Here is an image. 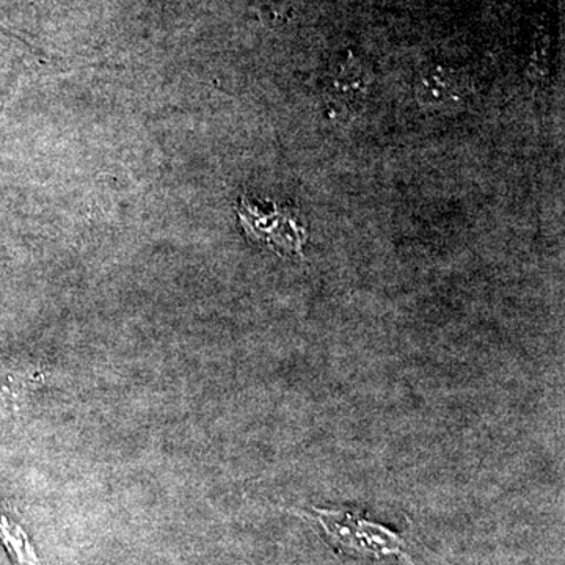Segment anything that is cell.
<instances>
[{
  "instance_id": "cell-1",
  "label": "cell",
  "mask_w": 565,
  "mask_h": 565,
  "mask_svg": "<svg viewBox=\"0 0 565 565\" xmlns=\"http://www.w3.org/2000/svg\"><path fill=\"white\" fill-rule=\"evenodd\" d=\"M294 514L305 516L318 523L329 537L330 544L344 553L355 557H403L412 565H418L408 553V542L399 534L394 533L381 523L367 520L359 512L348 509H311L310 514L302 511H292Z\"/></svg>"
},
{
  "instance_id": "cell-2",
  "label": "cell",
  "mask_w": 565,
  "mask_h": 565,
  "mask_svg": "<svg viewBox=\"0 0 565 565\" xmlns=\"http://www.w3.org/2000/svg\"><path fill=\"white\" fill-rule=\"evenodd\" d=\"M239 218L244 232L256 243L269 245L278 255H296L307 241V230L291 211H263L247 199H241Z\"/></svg>"
},
{
  "instance_id": "cell-3",
  "label": "cell",
  "mask_w": 565,
  "mask_h": 565,
  "mask_svg": "<svg viewBox=\"0 0 565 565\" xmlns=\"http://www.w3.org/2000/svg\"><path fill=\"white\" fill-rule=\"evenodd\" d=\"M0 542L6 546L11 559L21 565H41L35 548L29 541V535L17 523L10 522L0 512Z\"/></svg>"
}]
</instances>
